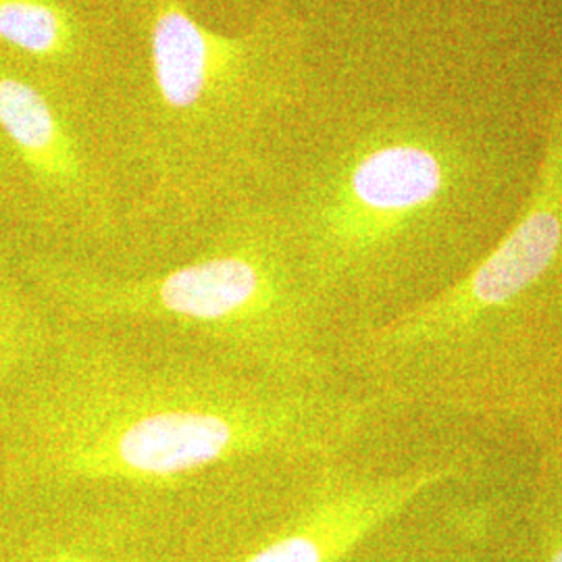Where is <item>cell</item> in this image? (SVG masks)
I'll return each instance as SVG.
<instances>
[{
  "instance_id": "6da1fadb",
  "label": "cell",
  "mask_w": 562,
  "mask_h": 562,
  "mask_svg": "<svg viewBox=\"0 0 562 562\" xmlns=\"http://www.w3.org/2000/svg\"><path fill=\"white\" fill-rule=\"evenodd\" d=\"M382 401L278 382L213 355L60 323L0 423V482L44 494H169L211 473L296 471L350 454Z\"/></svg>"
},
{
  "instance_id": "7a4b0ae2",
  "label": "cell",
  "mask_w": 562,
  "mask_h": 562,
  "mask_svg": "<svg viewBox=\"0 0 562 562\" xmlns=\"http://www.w3.org/2000/svg\"><path fill=\"white\" fill-rule=\"evenodd\" d=\"M113 50L109 101L132 223L209 225L262 196L273 142L302 97V27L269 7L238 32L190 0H92Z\"/></svg>"
},
{
  "instance_id": "3957f363",
  "label": "cell",
  "mask_w": 562,
  "mask_h": 562,
  "mask_svg": "<svg viewBox=\"0 0 562 562\" xmlns=\"http://www.w3.org/2000/svg\"><path fill=\"white\" fill-rule=\"evenodd\" d=\"M21 276L57 322L165 329L255 375L338 383L336 334L302 278L273 199L227 209L190 259L159 271L120 273L63 250H34Z\"/></svg>"
},
{
  "instance_id": "277c9868",
  "label": "cell",
  "mask_w": 562,
  "mask_h": 562,
  "mask_svg": "<svg viewBox=\"0 0 562 562\" xmlns=\"http://www.w3.org/2000/svg\"><path fill=\"white\" fill-rule=\"evenodd\" d=\"M459 162L411 132H369L278 201L302 278L336 340L415 311L462 280L434 244L467 190Z\"/></svg>"
},
{
  "instance_id": "5b68a950",
  "label": "cell",
  "mask_w": 562,
  "mask_h": 562,
  "mask_svg": "<svg viewBox=\"0 0 562 562\" xmlns=\"http://www.w3.org/2000/svg\"><path fill=\"white\" fill-rule=\"evenodd\" d=\"M0 215L81 248L130 234L132 190L106 90L0 55Z\"/></svg>"
},
{
  "instance_id": "8992f818",
  "label": "cell",
  "mask_w": 562,
  "mask_h": 562,
  "mask_svg": "<svg viewBox=\"0 0 562 562\" xmlns=\"http://www.w3.org/2000/svg\"><path fill=\"white\" fill-rule=\"evenodd\" d=\"M462 457L371 469L350 454L306 471L280 521L223 562H344L411 506L461 480Z\"/></svg>"
},
{
  "instance_id": "52a82bcc",
  "label": "cell",
  "mask_w": 562,
  "mask_h": 562,
  "mask_svg": "<svg viewBox=\"0 0 562 562\" xmlns=\"http://www.w3.org/2000/svg\"><path fill=\"white\" fill-rule=\"evenodd\" d=\"M0 55L86 90H106L113 65L92 0H0Z\"/></svg>"
},
{
  "instance_id": "ba28073f",
  "label": "cell",
  "mask_w": 562,
  "mask_h": 562,
  "mask_svg": "<svg viewBox=\"0 0 562 562\" xmlns=\"http://www.w3.org/2000/svg\"><path fill=\"white\" fill-rule=\"evenodd\" d=\"M0 255V423L21 382L42 361L59 322Z\"/></svg>"
},
{
  "instance_id": "9c48e42d",
  "label": "cell",
  "mask_w": 562,
  "mask_h": 562,
  "mask_svg": "<svg viewBox=\"0 0 562 562\" xmlns=\"http://www.w3.org/2000/svg\"><path fill=\"white\" fill-rule=\"evenodd\" d=\"M542 454L533 494L538 562H562V425L540 438Z\"/></svg>"
},
{
  "instance_id": "30bf717a",
  "label": "cell",
  "mask_w": 562,
  "mask_h": 562,
  "mask_svg": "<svg viewBox=\"0 0 562 562\" xmlns=\"http://www.w3.org/2000/svg\"><path fill=\"white\" fill-rule=\"evenodd\" d=\"M113 554L102 548L97 540V533L92 536H78L67 542L57 543L48 550L41 552L30 562H111Z\"/></svg>"
}]
</instances>
